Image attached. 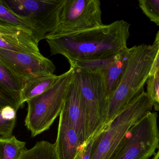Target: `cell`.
<instances>
[{
  "label": "cell",
  "mask_w": 159,
  "mask_h": 159,
  "mask_svg": "<svg viewBox=\"0 0 159 159\" xmlns=\"http://www.w3.org/2000/svg\"><path fill=\"white\" fill-rule=\"evenodd\" d=\"M130 24L118 20L107 25L47 36L52 55H63L69 63L110 58L127 50Z\"/></svg>",
  "instance_id": "1"
},
{
  "label": "cell",
  "mask_w": 159,
  "mask_h": 159,
  "mask_svg": "<svg viewBox=\"0 0 159 159\" xmlns=\"http://www.w3.org/2000/svg\"><path fill=\"white\" fill-rule=\"evenodd\" d=\"M159 52V32L152 45L132 47L128 64L117 89L109 98L107 127L120 110L144 90L153 61ZM106 127V128H107Z\"/></svg>",
  "instance_id": "2"
},
{
  "label": "cell",
  "mask_w": 159,
  "mask_h": 159,
  "mask_svg": "<svg viewBox=\"0 0 159 159\" xmlns=\"http://www.w3.org/2000/svg\"><path fill=\"white\" fill-rule=\"evenodd\" d=\"M153 103L144 90L116 116L108 127L93 139L90 159H114L130 129L152 111Z\"/></svg>",
  "instance_id": "3"
},
{
  "label": "cell",
  "mask_w": 159,
  "mask_h": 159,
  "mask_svg": "<svg viewBox=\"0 0 159 159\" xmlns=\"http://www.w3.org/2000/svg\"><path fill=\"white\" fill-rule=\"evenodd\" d=\"M72 67L86 107L90 135L93 139L107 127L109 97L104 72Z\"/></svg>",
  "instance_id": "4"
},
{
  "label": "cell",
  "mask_w": 159,
  "mask_h": 159,
  "mask_svg": "<svg viewBox=\"0 0 159 159\" xmlns=\"http://www.w3.org/2000/svg\"><path fill=\"white\" fill-rule=\"evenodd\" d=\"M73 73V69L71 67L44 92L26 102L28 109L25 126L32 137L48 130L59 116Z\"/></svg>",
  "instance_id": "5"
},
{
  "label": "cell",
  "mask_w": 159,
  "mask_h": 159,
  "mask_svg": "<svg viewBox=\"0 0 159 159\" xmlns=\"http://www.w3.org/2000/svg\"><path fill=\"white\" fill-rule=\"evenodd\" d=\"M64 1L0 0V3L30 25L43 40L56 29Z\"/></svg>",
  "instance_id": "6"
},
{
  "label": "cell",
  "mask_w": 159,
  "mask_h": 159,
  "mask_svg": "<svg viewBox=\"0 0 159 159\" xmlns=\"http://www.w3.org/2000/svg\"><path fill=\"white\" fill-rule=\"evenodd\" d=\"M157 112H149L126 134L124 142L114 159H149L159 148Z\"/></svg>",
  "instance_id": "7"
},
{
  "label": "cell",
  "mask_w": 159,
  "mask_h": 159,
  "mask_svg": "<svg viewBox=\"0 0 159 159\" xmlns=\"http://www.w3.org/2000/svg\"><path fill=\"white\" fill-rule=\"evenodd\" d=\"M101 0H65L56 29L47 37L101 26Z\"/></svg>",
  "instance_id": "8"
},
{
  "label": "cell",
  "mask_w": 159,
  "mask_h": 159,
  "mask_svg": "<svg viewBox=\"0 0 159 159\" xmlns=\"http://www.w3.org/2000/svg\"><path fill=\"white\" fill-rule=\"evenodd\" d=\"M0 60L14 73L26 80L54 74L56 67L52 61L41 53H23L0 48Z\"/></svg>",
  "instance_id": "9"
},
{
  "label": "cell",
  "mask_w": 159,
  "mask_h": 159,
  "mask_svg": "<svg viewBox=\"0 0 159 159\" xmlns=\"http://www.w3.org/2000/svg\"><path fill=\"white\" fill-rule=\"evenodd\" d=\"M61 112L75 130L82 145L92 140L90 135L86 107L73 73Z\"/></svg>",
  "instance_id": "10"
},
{
  "label": "cell",
  "mask_w": 159,
  "mask_h": 159,
  "mask_svg": "<svg viewBox=\"0 0 159 159\" xmlns=\"http://www.w3.org/2000/svg\"><path fill=\"white\" fill-rule=\"evenodd\" d=\"M55 145L59 159H73L82 146L75 130L61 112Z\"/></svg>",
  "instance_id": "11"
},
{
  "label": "cell",
  "mask_w": 159,
  "mask_h": 159,
  "mask_svg": "<svg viewBox=\"0 0 159 159\" xmlns=\"http://www.w3.org/2000/svg\"><path fill=\"white\" fill-rule=\"evenodd\" d=\"M0 48L20 53H40L38 43L30 34L23 30L14 34H0Z\"/></svg>",
  "instance_id": "12"
},
{
  "label": "cell",
  "mask_w": 159,
  "mask_h": 159,
  "mask_svg": "<svg viewBox=\"0 0 159 159\" xmlns=\"http://www.w3.org/2000/svg\"><path fill=\"white\" fill-rule=\"evenodd\" d=\"M60 75L48 74L26 80L20 92V100L22 105L27 101L38 96L49 89Z\"/></svg>",
  "instance_id": "13"
},
{
  "label": "cell",
  "mask_w": 159,
  "mask_h": 159,
  "mask_svg": "<svg viewBox=\"0 0 159 159\" xmlns=\"http://www.w3.org/2000/svg\"><path fill=\"white\" fill-rule=\"evenodd\" d=\"M132 48L121 52L105 72V83L109 98L119 85L128 64Z\"/></svg>",
  "instance_id": "14"
},
{
  "label": "cell",
  "mask_w": 159,
  "mask_h": 159,
  "mask_svg": "<svg viewBox=\"0 0 159 159\" xmlns=\"http://www.w3.org/2000/svg\"><path fill=\"white\" fill-rule=\"evenodd\" d=\"M25 80L14 73L0 60V90L20 100V92Z\"/></svg>",
  "instance_id": "15"
},
{
  "label": "cell",
  "mask_w": 159,
  "mask_h": 159,
  "mask_svg": "<svg viewBox=\"0 0 159 159\" xmlns=\"http://www.w3.org/2000/svg\"><path fill=\"white\" fill-rule=\"evenodd\" d=\"M18 159H59L55 143L47 141L37 142L34 147L22 151Z\"/></svg>",
  "instance_id": "16"
},
{
  "label": "cell",
  "mask_w": 159,
  "mask_h": 159,
  "mask_svg": "<svg viewBox=\"0 0 159 159\" xmlns=\"http://www.w3.org/2000/svg\"><path fill=\"white\" fill-rule=\"evenodd\" d=\"M26 143L19 141L14 135L0 137V159H18Z\"/></svg>",
  "instance_id": "17"
},
{
  "label": "cell",
  "mask_w": 159,
  "mask_h": 159,
  "mask_svg": "<svg viewBox=\"0 0 159 159\" xmlns=\"http://www.w3.org/2000/svg\"><path fill=\"white\" fill-rule=\"evenodd\" d=\"M0 20L8 25L29 33L39 43L42 40L37 32L25 20L14 15L0 3Z\"/></svg>",
  "instance_id": "18"
},
{
  "label": "cell",
  "mask_w": 159,
  "mask_h": 159,
  "mask_svg": "<svg viewBox=\"0 0 159 159\" xmlns=\"http://www.w3.org/2000/svg\"><path fill=\"white\" fill-rule=\"evenodd\" d=\"M120 53L110 58L74 61L70 62V64L72 67L80 68L91 72L102 71L105 73L110 64L118 57Z\"/></svg>",
  "instance_id": "19"
},
{
  "label": "cell",
  "mask_w": 159,
  "mask_h": 159,
  "mask_svg": "<svg viewBox=\"0 0 159 159\" xmlns=\"http://www.w3.org/2000/svg\"><path fill=\"white\" fill-rule=\"evenodd\" d=\"M144 14L152 22L159 25V0H138Z\"/></svg>",
  "instance_id": "20"
},
{
  "label": "cell",
  "mask_w": 159,
  "mask_h": 159,
  "mask_svg": "<svg viewBox=\"0 0 159 159\" xmlns=\"http://www.w3.org/2000/svg\"><path fill=\"white\" fill-rule=\"evenodd\" d=\"M147 93L153 103L155 111L159 109V71L152 76H150L146 81Z\"/></svg>",
  "instance_id": "21"
},
{
  "label": "cell",
  "mask_w": 159,
  "mask_h": 159,
  "mask_svg": "<svg viewBox=\"0 0 159 159\" xmlns=\"http://www.w3.org/2000/svg\"><path fill=\"white\" fill-rule=\"evenodd\" d=\"M22 105L18 98L0 90V110L4 107L10 106L17 111Z\"/></svg>",
  "instance_id": "22"
},
{
  "label": "cell",
  "mask_w": 159,
  "mask_h": 159,
  "mask_svg": "<svg viewBox=\"0 0 159 159\" xmlns=\"http://www.w3.org/2000/svg\"><path fill=\"white\" fill-rule=\"evenodd\" d=\"M16 123V118L11 120L5 119L0 113V135L3 137L12 136Z\"/></svg>",
  "instance_id": "23"
},
{
  "label": "cell",
  "mask_w": 159,
  "mask_h": 159,
  "mask_svg": "<svg viewBox=\"0 0 159 159\" xmlns=\"http://www.w3.org/2000/svg\"><path fill=\"white\" fill-rule=\"evenodd\" d=\"M93 139L80 147L77 155L73 159H90Z\"/></svg>",
  "instance_id": "24"
},
{
  "label": "cell",
  "mask_w": 159,
  "mask_h": 159,
  "mask_svg": "<svg viewBox=\"0 0 159 159\" xmlns=\"http://www.w3.org/2000/svg\"><path fill=\"white\" fill-rule=\"evenodd\" d=\"M16 111L12 107L7 106L0 110V113L4 119L11 120L16 118Z\"/></svg>",
  "instance_id": "25"
},
{
  "label": "cell",
  "mask_w": 159,
  "mask_h": 159,
  "mask_svg": "<svg viewBox=\"0 0 159 159\" xmlns=\"http://www.w3.org/2000/svg\"><path fill=\"white\" fill-rule=\"evenodd\" d=\"M159 71V52L157 54L151 66L149 76H152Z\"/></svg>",
  "instance_id": "26"
},
{
  "label": "cell",
  "mask_w": 159,
  "mask_h": 159,
  "mask_svg": "<svg viewBox=\"0 0 159 159\" xmlns=\"http://www.w3.org/2000/svg\"><path fill=\"white\" fill-rule=\"evenodd\" d=\"M153 159H159V151L158 150V151L156 152V154L154 156V157Z\"/></svg>",
  "instance_id": "27"
}]
</instances>
